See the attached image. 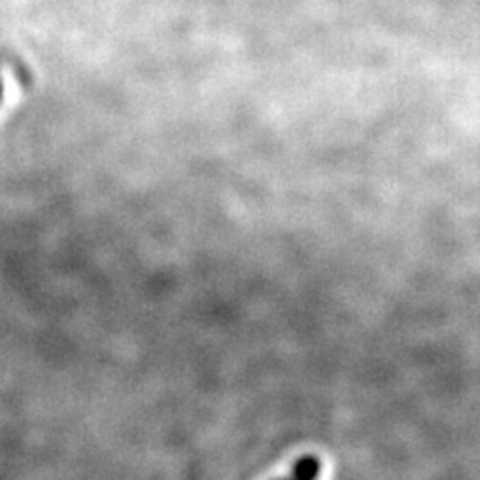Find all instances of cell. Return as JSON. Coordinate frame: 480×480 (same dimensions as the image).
Instances as JSON below:
<instances>
[{"instance_id":"6da1fadb","label":"cell","mask_w":480,"mask_h":480,"mask_svg":"<svg viewBox=\"0 0 480 480\" xmlns=\"http://www.w3.org/2000/svg\"><path fill=\"white\" fill-rule=\"evenodd\" d=\"M321 473H322V463L319 460V457L306 455L296 460L291 475L278 480H316L321 476Z\"/></svg>"},{"instance_id":"7a4b0ae2","label":"cell","mask_w":480,"mask_h":480,"mask_svg":"<svg viewBox=\"0 0 480 480\" xmlns=\"http://www.w3.org/2000/svg\"><path fill=\"white\" fill-rule=\"evenodd\" d=\"M0 101H3V80H0Z\"/></svg>"}]
</instances>
